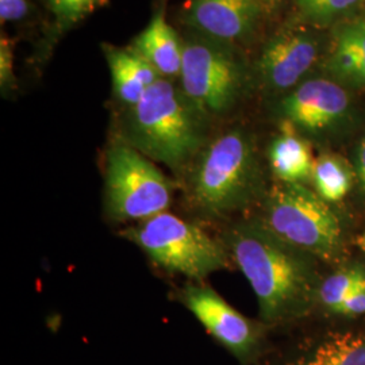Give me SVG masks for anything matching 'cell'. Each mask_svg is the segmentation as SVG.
Instances as JSON below:
<instances>
[{
	"label": "cell",
	"instance_id": "5bb4252c",
	"mask_svg": "<svg viewBox=\"0 0 365 365\" xmlns=\"http://www.w3.org/2000/svg\"><path fill=\"white\" fill-rule=\"evenodd\" d=\"M102 48L110 68L114 95L122 105L130 108L161 76L131 46L117 48L105 43Z\"/></svg>",
	"mask_w": 365,
	"mask_h": 365
},
{
	"label": "cell",
	"instance_id": "484cf974",
	"mask_svg": "<svg viewBox=\"0 0 365 365\" xmlns=\"http://www.w3.org/2000/svg\"><path fill=\"white\" fill-rule=\"evenodd\" d=\"M262 6H265V4H274L276 3L277 0H259Z\"/></svg>",
	"mask_w": 365,
	"mask_h": 365
},
{
	"label": "cell",
	"instance_id": "d6986e66",
	"mask_svg": "<svg viewBox=\"0 0 365 365\" xmlns=\"http://www.w3.org/2000/svg\"><path fill=\"white\" fill-rule=\"evenodd\" d=\"M106 0H45L52 14L56 33L60 34L84 21L105 4Z\"/></svg>",
	"mask_w": 365,
	"mask_h": 365
},
{
	"label": "cell",
	"instance_id": "9a60e30c",
	"mask_svg": "<svg viewBox=\"0 0 365 365\" xmlns=\"http://www.w3.org/2000/svg\"><path fill=\"white\" fill-rule=\"evenodd\" d=\"M268 158L279 182L304 184L312 180L315 163L312 149L291 123L286 122L282 134L269 145Z\"/></svg>",
	"mask_w": 365,
	"mask_h": 365
},
{
	"label": "cell",
	"instance_id": "6da1fadb",
	"mask_svg": "<svg viewBox=\"0 0 365 365\" xmlns=\"http://www.w3.org/2000/svg\"><path fill=\"white\" fill-rule=\"evenodd\" d=\"M223 244L256 294L262 324L284 325L312 312L321 283L314 257L288 245L256 220L230 227Z\"/></svg>",
	"mask_w": 365,
	"mask_h": 365
},
{
	"label": "cell",
	"instance_id": "44dd1931",
	"mask_svg": "<svg viewBox=\"0 0 365 365\" xmlns=\"http://www.w3.org/2000/svg\"><path fill=\"white\" fill-rule=\"evenodd\" d=\"M16 84L14 73L13 42L9 37L0 39V87L3 95L13 91Z\"/></svg>",
	"mask_w": 365,
	"mask_h": 365
},
{
	"label": "cell",
	"instance_id": "277c9868",
	"mask_svg": "<svg viewBox=\"0 0 365 365\" xmlns=\"http://www.w3.org/2000/svg\"><path fill=\"white\" fill-rule=\"evenodd\" d=\"M256 221L288 245L314 259L333 261L345 252L339 214L304 184L277 182L261 197Z\"/></svg>",
	"mask_w": 365,
	"mask_h": 365
},
{
	"label": "cell",
	"instance_id": "2e32d148",
	"mask_svg": "<svg viewBox=\"0 0 365 365\" xmlns=\"http://www.w3.org/2000/svg\"><path fill=\"white\" fill-rule=\"evenodd\" d=\"M330 64L341 78L365 87V18L339 27Z\"/></svg>",
	"mask_w": 365,
	"mask_h": 365
},
{
	"label": "cell",
	"instance_id": "4fadbf2b",
	"mask_svg": "<svg viewBox=\"0 0 365 365\" xmlns=\"http://www.w3.org/2000/svg\"><path fill=\"white\" fill-rule=\"evenodd\" d=\"M153 66L163 78L179 80L182 72L184 41L170 26L163 11H157L149 25L130 45Z\"/></svg>",
	"mask_w": 365,
	"mask_h": 365
},
{
	"label": "cell",
	"instance_id": "ffe728a7",
	"mask_svg": "<svg viewBox=\"0 0 365 365\" xmlns=\"http://www.w3.org/2000/svg\"><path fill=\"white\" fill-rule=\"evenodd\" d=\"M360 0H297L300 13L306 18L325 22L356 7Z\"/></svg>",
	"mask_w": 365,
	"mask_h": 365
},
{
	"label": "cell",
	"instance_id": "ac0fdd59",
	"mask_svg": "<svg viewBox=\"0 0 365 365\" xmlns=\"http://www.w3.org/2000/svg\"><path fill=\"white\" fill-rule=\"evenodd\" d=\"M365 288V271L360 267H345L319 283L317 302L334 312L342 302Z\"/></svg>",
	"mask_w": 365,
	"mask_h": 365
},
{
	"label": "cell",
	"instance_id": "9c48e42d",
	"mask_svg": "<svg viewBox=\"0 0 365 365\" xmlns=\"http://www.w3.org/2000/svg\"><path fill=\"white\" fill-rule=\"evenodd\" d=\"M349 110L346 91L327 78L302 83L282 102V114L294 128L321 133L339 123Z\"/></svg>",
	"mask_w": 365,
	"mask_h": 365
},
{
	"label": "cell",
	"instance_id": "52a82bcc",
	"mask_svg": "<svg viewBox=\"0 0 365 365\" xmlns=\"http://www.w3.org/2000/svg\"><path fill=\"white\" fill-rule=\"evenodd\" d=\"M184 41L180 88L207 117L221 115L237 103L244 72L227 43L192 34Z\"/></svg>",
	"mask_w": 365,
	"mask_h": 365
},
{
	"label": "cell",
	"instance_id": "ba28073f",
	"mask_svg": "<svg viewBox=\"0 0 365 365\" xmlns=\"http://www.w3.org/2000/svg\"><path fill=\"white\" fill-rule=\"evenodd\" d=\"M179 299L242 364H248L260 354L267 325L238 313L215 289L188 284L179 292Z\"/></svg>",
	"mask_w": 365,
	"mask_h": 365
},
{
	"label": "cell",
	"instance_id": "8fae6325",
	"mask_svg": "<svg viewBox=\"0 0 365 365\" xmlns=\"http://www.w3.org/2000/svg\"><path fill=\"white\" fill-rule=\"evenodd\" d=\"M317 57L318 48L312 36L299 30L282 31L262 49L259 61L261 78L274 91H287L313 68Z\"/></svg>",
	"mask_w": 365,
	"mask_h": 365
},
{
	"label": "cell",
	"instance_id": "603a6c76",
	"mask_svg": "<svg viewBox=\"0 0 365 365\" xmlns=\"http://www.w3.org/2000/svg\"><path fill=\"white\" fill-rule=\"evenodd\" d=\"M342 317H361L365 315V288L354 292L333 312Z\"/></svg>",
	"mask_w": 365,
	"mask_h": 365
},
{
	"label": "cell",
	"instance_id": "7c38bea8",
	"mask_svg": "<svg viewBox=\"0 0 365 365\" xmlns=\"http://www.w3.org/2000/svg\"><path fill=\"white\" fill-rule=\"evenodd\" d=\"M283 365H365V329L334 327L303 339Z\"/></svg>",
	"mask_w": 365,
	"mask_h": 365
},
{
	"label": "cell",
	"instance_id": "d4e9b609",
	"mask_svg": "<svg viewBox=\"0 0 365 365\" xmlns=\"http://www.w3.org/2000/svg\"><path fill=\"white\" fill-rule=\"evenodd\" d=\"M356 245L365 253V232L356 238Z\"/></svg>",
	"mask_w": 365,
	"mask_h": 365
},
{
	"label": "cell",
	"instance_id": "7402d4cb",
	"mask_svg": "<svg viewBox=\"0 0 365 365\" xmlns=\"http://www.w3.org/2000/svg\"><path fill=\"white\" fill-rule=\"evenodd\" d=\"M31 10V0H0V21L1 24L24 22Z\"/></svg>",
	"mask_w": 365,
	"mask_h": 365
},
{
	"label": "cell",
	"instance_id": "30bf717a",
	"mask_svg": "<svg viewBox=\"0 0 365 365\" xmlns=\"http://www.w3.org/2000/svg\"><path fill=\"white\" fill-rule=\"evenodd\" d=\"M262 10L259 0H190L184 22L195 34L229 45L248 37Z\"/></svg>",
	"mask_w": 365,
	"mask_h": 365
},
{
	"label": "cell",
	"instance_id": "8992f818",
	"mask_svg": "<svg viewBox=\"0 0 365 365\" xmlns=\"http://www.w3.org/2000/svg\"><path fill=\"white\" fill-rule=\"evenodd\" d=\"M172 184L150 158L131 145L115 144L107 153L105 206L111 220L143 222L170 206Z\"/></svg>",
	"mask_w": 365,
	"mask_h": 365
},
{
	"label": "cell",
	"instance_id": "cb8c5ba5",
	"mask_svg": "<svg viewBox=\"0 0 365 365\" xmlns=\"http://www.w3.org/2000/svg\"><path fill=\"white\" fill-rule=\"evenodd\" d=\"M356 178L361 192L365 195V137L360 141L356 155Z\"/></svg>",
	"mask_w": 365,
	"mask_h": 365
},
{
	"label": "cell",
	"instance_id": "3957f363",
	"mask_svg": "<svg viewBox=\"0 0 365 365\" xmlns=\"http://www.w3.org/2000/svg\"><path fill=\"white\" fill-rule=\"evenodd\" d=\"M187 185L190 206L210 220L262 197L259 163L248 135L229 130L205 145L192 160Z\"/></svg>",
	"mask_w": 365,
	"mask_h": 365
},
{
	"label": "cell",
	"instance_id": "7a4b0ae2",
	"mask_svg": "<svg viewBox=\"0 0 365 365\" xmlns=\"http://www.w3.org/2000/svg\"><path fill=\"white\" fill-rule=\"evenodd\" d=\"M175 80L158 78L141 101L129 108L126 144L168 165L182 168L206 143V119Z\"/></svg>",
	"mask_w": 365,
	"mask_h": 365
},
{
	"label": "cell",
	"instance_id": "e0dca14e",
	"mask_svg": "<svg viewBox=\"0 0 365 365\" xmlns=\"http://www.w3.org/2000/svg\"><path fill=\"white\" fill-rule=\"evenodd\" d=\"M356 172L342 158L336 155H324L314 163V191L329 205L339 203L352 190Z\"/></svg>",
	"mask_w": 365,
	"mask_h": 365
},
{
	"label": "cell",
	"instance_id": "5b68a950",
	"mask_svg": "<svg viewBox=\"0 0 365 365\" xmlns=\"http://www.w3.org/2000/svg\"><path fill=\"white\" fill-rule=\"evenodd\" d=\"M122 235L143 249L160 268L194 280L229 268L232 261L223 242L168 211L138 222Z\"/></svg>",
	"mask_w": 365,
	"mask_h": 365
}]
</instances>
